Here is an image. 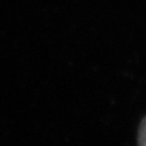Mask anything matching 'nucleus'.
Returning a JSON list of instances; mask_svg holds the SVG:
<instances>
[{
    "mask_svg": "<svg viewBox=\"0 0 146 146\" xmlns=\"http://www.w3.org/2000/svg\"><path fill=\"white\" fill-rule=\"evenodd\" d=\"M138 146H145V119H143L138 130Z\"/></svg>",
    "mask_w": 146,
    "mask_h": 146,
    "instance_id": "f257e3e1",
    "label": "nucleus"
}]
</instances>
